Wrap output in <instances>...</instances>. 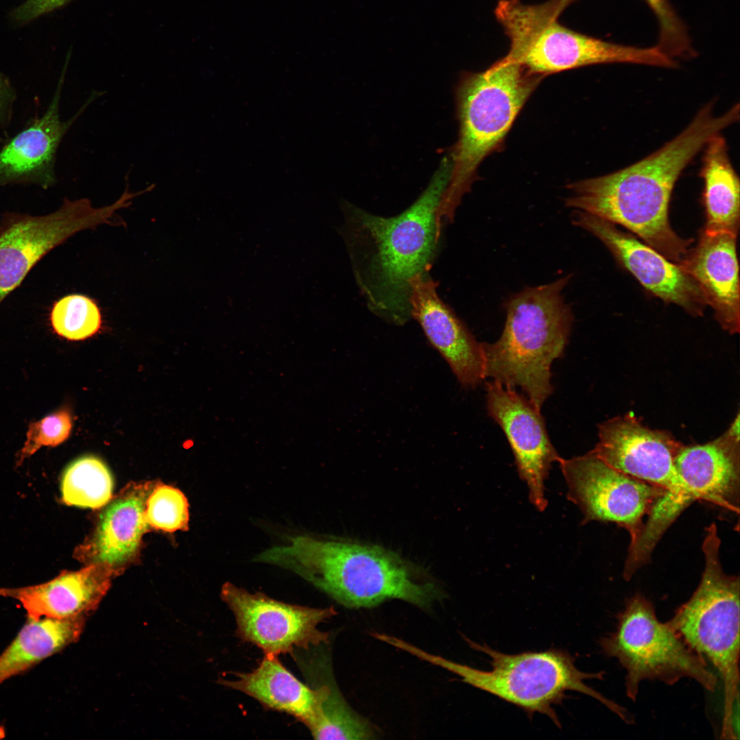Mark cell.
I'll return each instance as SVG.
<instances>
[{"instance_id": "13", "label": "cell", "mask_w": 740, "mask_h": 740, "mask_svg": "<svg viewBox=\"0 0 740 740\" xmlns=\"http://www.w3.org/2000/svg\"><path fill=\"white\" fill-rule=\"evenodd\" d=\"M598 437L593 451L608 465L667 492L686 496L675 465L683 444L671 433L651 429L628 413L600 423Z\"/></svg>"}, {"instance_id": "22", "label": "cell", "mask_w": 740, "mask_h": 740, "mask_svg": "<svg viewBox=\"0 0 740 740\" xmlns=\"http://www.w3.org/2000/svg\"><path fill=\"white\" fill-rule=\"evenodd\" d=\"M219 682L251 696L264 707L293 716L309 730L319 718L321 687L312 688L301 682L277 656L265 654L252 671L235 673L231 678H220Z\"/></svg>"}, {"instance_id": "7", "label": "cell", "mask_w": 740, "mask_h": 740, "mask_svg": "<svg viewBox=\"0 0 740 740\" xmlns=\"http://www.w3.org/2000/svg\"><path fill=\"white\" fill-rule=\"evenodd\" d=\"M575 1L549 0L535 5L499 1L495 15L510 40L506 56L543 77L599 64L676 66V62L656 45L642 48L613 43L562 25L559 16Z\"/></svg>"}, {"instance_id": "9", "label": "cell", "mask_w": 740, "mask_h": 740, "mask_svg": "<svg viewBox=\"0 0 740 740\" xmlns=\"http://www.w3.org/2000/svg\"><path fill=\"white\" fill-rule=\"evenodd\" d=\"M614 632L602 637V652L616 658L626 669V693L635 701L640 683L659 680L674 685L684 678L694 680L713 691L717 676L706 661L697 654L667 624L656 615L653 604L638 593L626 600L617 615Z\"/></svg>"}, {"instance_id": "6", "label": "cell", "mask_w": 740, "mask_h": 740, "mask_svg": "<svg viewBox=\"0 0 740 740\" xmlns=\"http://www.w3.org/2000/svg\"><path fill=\"white\" fill-rule=\"evenodd\" d=\"M469 646L487 654L492 666L484 671L447 660L428 653L408 642L403 643L404 651L445 669L461 680L480 690L516 705L532 715L539 713L549 717L560 727L554 706L558 704L569 691L587 695L604 704L628 724L634 722L632 715L611 700L589 687L587 679L602 680L604 672L586 673L575 665V658L558 649L543 652H526L507 654L496 651L486 644H479L465 639Z\"/></svg>"}, {"instance_id": "10", "label": "cell", "mask_w": 740, "mask_h": 740, "mask_svg": "<svg viewBox=\"0 0 740 740\" xmlns=\"http://www.w3.org/2000/svg\"><path fill=\"white\" fill-rule=\"evenodd\" d=\"M138 195L126 186L114 203L101 208L92 206L87 198H64L49 214L5 213L0 221V304L52 249L80 231L116 224V212Z\"/></svg>"}, {"instance_id": "17", "label": "cell", "mask_w": 740, "mask_h": 740, "mask_svg": "<svg viewBox=\"0 0 740 740\" xmlns=\"http://www.w3.org/2000/svg\"><path fill=\"white\" fill-rule=\"evenodd\" d=\"M409 284L410 317L420 324L459 382L467 388L476 387L485 378L481 343L441 301L437 283L426 273L415 275Z\"/></svg>"}, {"instance_id": "2", "label": "cell", "mask_w": 740, "mask_h": 740, "mask_svg": "<svg viewBox=\"0 0 740 740\" xmlns=\"http://www.w3.org/2000/svg\"><path fill=\"white\" fill-rule=\"evenodd\" d=\"M452 168L445 156L419 198L395 217L351 208L349 245L358 286L373 312L395 324L410 317V281L431 267L443 224L438 208Z\"/></svg>"}, {"instance_id": "4", "label": "cell", "mask_w": 740, "mask_h": 740, "mask_svg": "<svg viewBox=\"0 0 740 740\" xmlns=\"http://www.w3.org/2000/svg\"><path fill=\"white\" fill-rule=\"evenodd\" d=\"M570 280L567 275L512 296L501 336L481 343L485 378L520 387L539 410L553 392L551 365L563 356L574 321L563 294Z\"/></svg>"}, {"instance_id": "11", "label": "cell", "mask_w": 740, "mask_h": 740, "mask_svg": "<svg viewBox=\"0 0 740 740\" xmlns=\"http://www.w3.org/2000/svg\"><path fill=\"white\" fill-rule=\"evenodd\" d=\"M558 463L568 499L581 510L583 523H615L628 532L630 545L639 539L644 518L667 491L615 469L593 450L570 459L560 458Z\"/></svg>"}, {"instance_id": "29", "label": "cell", "mask_w": 740, "mask_h": 740, "mask_svg": "<svg viewBox=\"0 0 740 740\" xmlns=\"http://www.w3.org/2000/svg\"><path fill=\"white\" fill-rule=\"evenodd\" d=\"M654 12L659 27L656 46L674 59L696 55L687 28L669 0H644Z\"/></svg>"}, {"instance_id": "1", "label": "cell", "mask_w": 740, "mask_h": 740, "mask_svg": "<svg viewBox=\"0 0 740 740\" xmlns=\"http://www.w3.org/2000/svg\"><path fill=\"white\" fill-rule=\"evenodd\" d=\"M715 101L704 105L689 124L656 151L619 171L574 182L567 206L619 224L678 264L693 243L680 237L669 221L672 190L682 172L713 136L738 121L730 108L714 114Z\"/></svg>"}, {"instance_id": "24", "label": "cell", "mask_w": 740, "mask_h": 740, "mask_svg": "<svg viewBox=\"0 0 740 740\" xmlns=\"http://www.w3.org/2000/svg\"><path fill=\"white\" fill-rule=\"evenodd\" d=\"M86 617L27 621L0 654V685L59 652L80 637Z\"/></svg>"}, {"instance_id": "30", "label": "cell", "mask_w": 740, "mask_h": 740, "mask_svg": "<svg viewBox=\"0 0 740 740\" xmlns=\"http://www.w3.org/2000/svg\"><path fill=\"white\" fill-rule=\"evenodd\" d=\"M71 428L72 417L66 409H60L31 423L17 461L22 463L43 447L61 444L69 436Z\"/></svg>"}, {"instance_id": "16", "label": "cell", "mask_w": 740, "mask_h": 740, "mask_svg": "<svg viewBox=\"0 0 740 740\" xmlns=\"http://www.w3.org/2000/svg\"><path fill=\"white\" fill-rule=\"evenodd\" d=\"M572 223L599 238L617 262L654 295L676 304L693 317L702 316L706 306L695 282L676 263L615 224L576 210Z\"/></svg>"}, {"instance_id": "28", "label": "cell", "mask_w": 740, "mask_h": 740, "mask_svg": "<svg viewBox=\"0 0 740 740\" xmlns=\"http://www.w3.org/2000/svg\"><path fill=\"white\" fill-rule=\"evenodd\" d=\"M145 516L149 526L156 529L170 532L186 530L189 520L187 499L173 487L156 486L147 499Z\"/></svg>"}, {"instance_id": "5", "label": "cell", "mask_w": 740, "mask_h": 740, "mask_svg": "<svg viewBox=\"0 0 740 740\" xmlns=\"http://www.w3.org/2000/svg\"><path fill=\"white\" fill-rule=\"evenodd\" d=\"M543 77L508 56L484 71L461 76L456 90L459 136L450 153L451 174L438 208L441 219H454L480 162L502 142Z\"/></svg>"}, {"instance_id": "26", "label": "cell", "mask_w": 740, "mask_h": 740, "mask_svg": "<svg viewBox=\"0 0 740 740\" xmlns=\"http://www.w3.org/2000/svg\"><path fill=\"white\" fill-rule=\"evenodd\" d=\"M322 690L320 713L310 729L315 739H369L375 737L367 720L347 704L329 675L319 684Z\"/></svg>"}, {"instance_id": "23", "label": "cell", "mask_w": 740, "mask_h": 740, "mask_svg": "<svg viewBox=\"0 0 740 740\" xmlns=\"http://www.w3.org/2000/svg\"><path fill=\"white\" fill-rule=\"evenodd\" d=\"M700 175L704 181L703 202L708 233L728 232L737 236L739 230V179L720 134L712 136L703 148Z\"/></svg>"}, {"instance_id": "20", "label": "cell", "mask_w": 740, "mask_h": 740, "mask_svg": "<svg viewBox=\"0 0 740 740\" xmlns=\"http://www.w3.org/2000/svg\"><path fill=\"white\" fill-rule=\"evenodd\" d=\"M119 570L93 563L76 571H63L42 584L1 588L0 595L18 601L27 617L66 619L87 617L96 610Z\"/></svg>"}, {"instance_id": "27", "label": "cell", "mask_w": 740, "mask_h": 740, "mask_svg": "<svg viewBox=\"0 0 740 740\" xmlns=\"http://www.w3.org/2000/svg\"><path fill=\"white\" fill-rule=\"evenodd\" d=\"M54 332L71 341H80L96 334L102 317L97 303L82 294L65 295L57 300L50 312Z\"/></svg>"}, {"instance_id": "3", "label": "cell", "mask_w": 740, "mask_h": 740, "mask_svg": "<svg viewBox=\"0 0 740 740\" xmlns=\"http://www.w3.org/2000/svg\"><path fill=\"white\" fill-rule=\"evenodd\" d=\"M255 560L299 575L344 606L370 608L388 599L423 609L443 597L428 574L395 552L352 539L298 536Z\"/></svg>"}, {"instance_id": "19", "label": "cell", "mask_w": 740, "mask_h": 740, "mask_svg": "<svg viewBox=\"0 0 740 740\" xmlns=\"http://www.w3.org/2000/svg\"><path fill=\"white\" fill-rule=\"evenodd\" d=\"M737 236L702 232L697 245L678 264L697 284L722 328L739 332V278Z\"/></svg>"}, {"instance_id": "31", "label": "cell", "mask_w": 740, "mask_h": 740, "mask_svg": "<svg viewBox=\"0 0 740 740\" xmlns=\"http://www.w3.org/2000/svg\"><path fill=\"white\" fill-rule=\"evenodd\" d=\"M71 0H27L12 14V18L23 24L62 7Z\"/></svg>"}, {"instance_id": "32", "label": "cell", "mask_w": 740, "mask_h": 740, "mask_svg": "<svg viewBox=\"0 0 740 740\" xmlns=\"http://www.w3.org/2000/svg\"><path fill=\"white\" fill-rule=\"evenodd\" d=\"M16 90L10 79L0 71V130L7 129L12 123Z\"/></svg>"}, {"instance_id": "12", "label": "cell", "mask_w": 740, "mask_h": 740, "mask_svg": "<svg viewBox=\"0 0 740 740\" xmlns=\"http://www.w3.org/2000/svg\"><path fill=\"white\" fill-rule=\"evenodd\" d=\"M221 597L235 617L237 635L264 654L278 656L328 643L329 633L318 626L336 613L333 607L287 604L230 582L223 585Z\"/></svg>"}, {"instance_id": "15", "label": "cell", "mask_w": 740, "mask_h": 740, "mask_svg": "<svg viewBox=\"0 0 740 740\" xmlns=\"http://www.w3.org/2000/svg\"><path fill=\"white\" fill-rule=\"evenodd\" d=\"M64 78L63 71L45 112L32 117L0 147V187L33 185L47 190L56 184L57 154L64 136L90 104L104 94L93 90L77 112L62 120Z\"/></svg>"}, {"instance_id": "14", "label": "cell", "mask_w": 740, "mask_h": 740, "mask_svg": "<svg viewBox=\"0 0 740 740\" xmlns=\"http://www.w3.org/2000/svg\"><path fill=\"white\" fill-rule=\"evenodd\" d=\"M486 391L488 414L508 441L531 503L543 511L547 504L545 481L552 463L560 457L549 438L541 410L514 388L498 382H486Z\"/></svg>"}, {"instance_id": "25", "label": "cell", "mask_w": 740, "mask_h": 740, "mask_svg": "<svg viewBox=\"0 0 740 740\" xmlns=\"http://www.w3.org/2000/svg\"><path fill=\"white\" fill-rule=\"evenodd\" d=\"M113 478L107 465L94 456L73 461L61 480L62 500L67 505L99 508L112 498Z\"/></svg>"}, {"instance_id": "21", "label": "cell", "mask_w": 740, "mask_h": 740, "mask_svg": "<svg viewBox=\"0 0 740 740\" xmlns=\"http://www.w3.org/2000/svg\"><path fill=\"white\" fill-rule=\"evenodd\" d=\"M155 487L151 482L131 483L125 487L101 515L92 536L76 549V558L120 570L136 554L149 527L145 510Z\"/></svg>"}, {"instance_id": "18", "label": "cell", "mask_w": 740, "mask_h": 740, "mask_svg": "<svg viewBox=\"0 0 740 740\" xmlns=\"http://www.w3.org/2000/svg\"><path fill=\"white\" fill-rule=\"evenodd\" d=\"M739 441L726 430L706 443L682 445L675 465L691 503L704 501L739 515Z\"/></svg>"}, {"instance_id": "8", "label": "cell", "mask_w": 740, "mask_h": 740, "mask_svg": "<svg viewBox=\"0 0 740 740\" xmlns=\"http://www.w3.org/2000/svg\"><path fill=\"white\" fill-rule=\"evenodd\" d=\"M717 526L706 528L705 566L696 590L667 624L718 671L724 692L721 738H738L735 715L739 695V592L738 576L723 570Z\"/></svg>"}]
</instances>
